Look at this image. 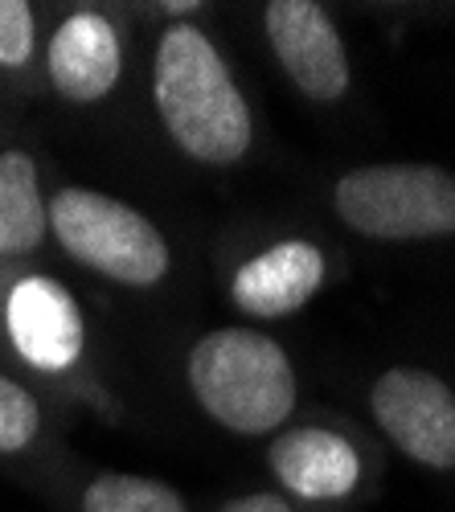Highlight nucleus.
<instances>
[{
	"label": "nucleus",
	"mask_w": 455,
	"mask_h": 512,
	"mask_svg": "<svg viewBox=\"0 0 455 512\" xmlns=\"http://www.w3.org/2000/svg\"><path fill=\"white\" fill-rule=\"evenodd\" d=\"M156 111L169 136L201 164H234L251 148V107L197 25H173L156 46L152 66Z\"/></svg>",
	"instance_id": "nucleus-1"
},
{
	"label": "nucleus",
	"mask_w": 455,
	"mask_h": 512,
	"mask_svg": "<svg viewBox=\"0 0 455 512\" xmlns=\"http://www.w3.org/2000/svg\"><path fill=\"white\" fill-rule=\"evenodd\" d=\"M197 402L238 435H267L296 406V373L287 353L251 328H218L189 353Z\"/></svg>",
	"instance_id": "nucleus-2"
},
{
	"label": "nucleus",
	"mask_w": 455,
	"mask_h": 512,
	"mask_svg": "<svg viewBox=\"0 0 455 512\" xmlns=\"http://www.w3.org/2000/svg\"><path fill=\"white\" fill-rule=\"evenodd\" d=\"M341 222L378 242L455 234V177L435 164H369L337 181Z\"/></svg>",
	"instance_id": "nucleus-3"
},
{
	"label": "nucleus",
	"mask_w": 455,
	"mask_h": 512,
	"mask_svg": "<svg viewBox=\"0 0 455 512\" xmlns=\"http://www.w3.org/2000/svg\"><path fill=\"white\" fill-rule=\"evenodd\" d=\"M50 230L58 242L91 271L128 283L152 287L169 271V246L140 209L123 205L95 189H62L50 201Z\"/></svg>",
	"instance_id": "nucleus-4"
},
{
	"label": "nucleus",
	"mask_w": 455,
	"mask_h": 512,
	"mask_svg": "<svg viewBox=\"0 0 455 512\" xmlns=\"http://www.w3.org/2000/svg\"><path fill=\"white\" fill-rule=\"evenodd\" d=\"M369 406L402 455L435 467V472L455 467V394L435 373L390 369L378 377Z\"/></svg>",
	"instance_id": "nucleus-5"
},
{
	"label": "nucleus",
	"mask_w": 455,
	"mask_h": 512,
	"mask_svg": "<svg viewBox=\"0 0 455 512\" xmlns=\"http://www.w3.org/2000/svg\"><path fill=\"white\" fill-rule=\"evenodd\" d=\"M267 41L296 87L316 103H337L349 91V58L337 25L312 0H271L263 9Z\"/></svg>",
	"instance_id": "nucleus-6"
},
{
	"label": "nucleus",
	"mask_w": 455,
	"mask_h": 512,
	"mask_svg": "<svg viewBox=\"0 0 455 512\" xmlns=\"http://www.w3.org/2000/svg\"><path fill=\"white\" fill-rule=\"evenodd\" d=\"M9 336L17 353L37 365V369H66L78 361L82 353V312L74 304V295L54 283V279H41L29 275L9 291Z\"/></svg>",
	"instance_id": "nucleus-7"
},
{
	"label": "nucleus",
	"mask_w": 455,
	"mask_h": 512,
	"mask_svg": "<svg viewBox=\"0 0 455 512\" xmlns=\"http://www.w3.org/2000/svg\"><path fill=\"white\" fill-rule=\"evenodd\" d=\"M123 66L119 33L103 13H74L50 41V82L70 103H99L115 91Z\"/></svg>",
	"instance_id": "nucleus-8"
},
{
	"label": "nucleus",
	"mask_w": 455,
	"mask_h": 512,
	"mask_svg": "<svg viewBox=\"0 0 455 512\" xmlns=\"http://www.w3.org/2000/svg\"><path fill=\"white\" fill-rule=\"evenodd\" d=\"M271 472L300 500H341L361 480V459L349 439L320 426H296L271 443Z\"/></svg>",
	"instance_id": "nucleus-9"
},
{
	"label": "nucleus",
	"mask_w": 455,
	"mask_h": 512,
	"mask_svg": "<svg viewBox=\"0 0 455 512\" xmlns=\"http://www.w3.org/2000/svg\"><path fill=\"white\" fill-rule=\"evenodd\" d=\"M324 283V254L312 242H279L267 254L251 259L230 283V295L251 316H287L304 308Z\"/></svg>",
	"instance_id": "nucleus-10"
},
{
	"label": "nucleus",
	"mask_w": 455,
	"mask_h": 512,
	"mask_svg": "<svg viewBox=\"0 0 455 512\" xmlns=\"http://www.w3.org/2000/svg\"><path fill=\"white\" fill-rule=\"evenodd\" d=\"M50 205L41 201L37 164L29 152H0V254H25L46 242Z\"/></svg>",
	"instance_id": "nucleus-11"
},
{
	"label": "nucleus",
	"mask_w": 455,
	"mask_h": 512,
	"mask_svg": "<svg viewBox=\"0 0 455 512\" xmlns=\"http://www.w3.org/2000/svg\"><path fill=\"white\" fill-rule=\"evenodd\" d=\"M82 512H189L181 492L160 484V480H144V476H99L87 496H82Z\"/></svg>",
	"instance_id": "nucleus-12"
},
{
	"label": "nucleus",
	"mask_w": 455,
	"mask_h": 512,
	"mask_svg": "<svg viewBox=\"0 0 455 512\" xmlns=\"http://www.w3.org/2000/svg\"><path fill=\"white\" fill-rule=\"evenodd\" d=\"M37 426H41V410L33 394L0 373V455L29 447L37 439Z\"/></svg>",
	"instance_id": "nucleus-13"
},
{
	"label": "nucleus",
	"mask_w": 455,
	"mask_h": 512,
	"mask_svg": "<svg viewBox=\"0 0 455 512\" xmlns=\"http://www.w3.org/2000/svg\"><path fill=\"white\" fill-rule=\"evenodd\" d=\"M33 9L25 0H0V66H25L33 54Z\"/></svg>",
	"instance_id": "nucleus-14"
},
{
	"label": "nucleus",
	"mask_w": 455,
	"mask_h": 512,
	"mask_svg": "<svg viewBox=\"0 0 455 512\" xmlns=\"http://www.w3.org/2000/svg\"><path fill=\"white\" fill-rule=\"evenodd\" d=\"M222 512H292V504L271 496V492H259V496H242V500L226 504Z\"/></svg>",
	"instance_id": "nucleus-15"
}]
</instances>
